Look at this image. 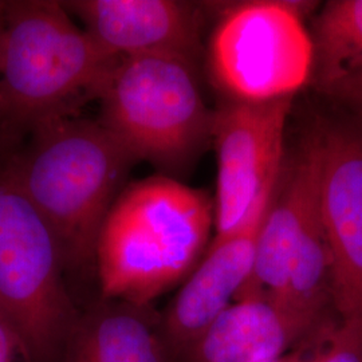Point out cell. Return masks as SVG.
Masks as SVG:
<instances>
[{
	"mask_svg": "<svg viewBox=\"0 0 362 362\" xmlns=\"http://www.w3.org/2000/svg\"><path fill=\"white\" fill-rule=\"evenodd\" d=\"M214 199L157 173L125 185L95 243L104 299L149 306L194 272L212 240Z\"/></svg>",
	"mask_w": 362,
	"mask_h": 362,
	"instance_id": "obj_1",
	"label": "cell"
},
{
	"mask_svg": "<svg viewBox=\"0 0 362 362\" xmlns=\"http://www.w3.org/2000/svg\"><path fill=\"white\" fill-rule=\"evenodd\" d=\"M119 58L78 26L62 1H3L0 25V128L28 133L77 116L101 100Z\"/></svg>",
	"mask_w": 362,
	"mask_h": 362,
	"instance_id": "obj_2",
	"label": "cell"
},
{
	"mask_svg": "<svg viewBox=\"0 0 362 362\" xmlns=\"http://www.w3.org/2000/svg\"><path fill=\"white\" fill-rule=\"evenodd\" d=\"M26 146L6 164L52 227L66 266L95 252L105 218L137 160L100 121L55 118L30 130Z\"/></svg>",
	"mask_w": 362,
	"mask_h": 362,
	"instance_id": "obj_3",
	"label": "cell"
},
{
	"mask_svg": "<svg viewBox=\"0 0 362 362\" xmlns=\"http://www.w3.org/2000/svg\"><path fill=\"white\" fill-rule=\"evenodd\" d=\"M196 70V62L176 55L122 58L100 100L103 127L137 163L170 177L211 143L214 110Z\"/></svg>",
	"mask_w": 362,
	"mask_h": 362,
	"instance_id": "obj_4",
	"label": "cell"
},
{
	"mask_svg": "<svg viewBox=\"0 0 362 362\" xmlns=\"http://www.w3.org/2000/svg\"><path fill=\"white\" fill-rule=\"evenodd\" d=\"M66 263L52 227L0 167V320L31 362H54L78 320L64 282Z\"/></svg>",
	"mask_w": 362,
	"mask_h": 362,
	"instance_id": "obj_5",
	"label": "cell"
},
{
	"mask_svg": "<svg viewBox=\"0 0 362 362\" xmlns=\"http://www.w3.org/2000/svg\"><path fill=\"white\" fill-rule=\"evenodd\" d=\"M309 6L246 0L219 7L207 67L224 101L257 104L294 97L311 81L313 40L303 23Z\"/></svg>",
	"mask_w": 362,
	"mask_h": 362,
	"instance_id": "obj_6",
	"label": "cell"
},
{
	"mask_svg": "<svg viewBox=\"0 0 362 362\" xmlns=\"http://www.w3.org/2000/svg\"><path fill=\"white\" fill-rule=\"evenodd\" d=\"M294 97L224 101L212 118L218 176L212 238L239 231L270 203L285 164V132Z\"/></svg>",
	"mask_w": 362,
	"mask_h": 362,
	"instance_id": "obj_7",
	"label": "cell"
},
{
	"mask_svg": "<svg viewBox=\"0 0 362 362\" xmlns=\"http://www.w3.org/2000/svg\"><path fill=\"white\" fill-rule=\"evenodd\" d=\"M351 113L310 132L332 255V305L341 320L362 318V113Z\"/></svg>",
	"mask_w": 362,
	"mask_h": 362,
	"instance_id": "obj_8",
	"label": "cell"
},
{
	"mask_svg": "<svg viewBox=\"0 0 362 362\" xmlns=\"http://www.w3.org/2000/svg\"><path fill=\"white\" fill-rule=\"evenodd\" d=\"M100 47L116 58L176 55L196 62L202 52V6L181 0L62 1Z\"/></svg>",
	"mask_w": 362,
	"mask_h": 362,
	"instance_id": "obj_9",
	"label": "cell"
},
{
	"mask_svg": "<svg viewBox=\"0 0 362 362\" xmlns=\"http://www.w3.org/2000/svg\"><path fill=\"white\" fill-rule=\"evenodd\" d=\"M267 207L239 231L212 238L203 258L172 300L163 322V341L175 353L191 354L209 325L250 281L255 243Z\"/></svg>",
	"mask_w": 362,
	"mask_h": 362,
	"instance_id": "obj_10",
	"label": "cell"
},
{
	"mask_svg": "<svg viewBox=\"0 0 362 362\" xmlns=\"http://www.w3.org/2000/svg\"><path fill=\"white\" fill-rule=\"evenodd\" d=\"M314 324L259 294H245L209 325L189 354L191 362H267Z\"/></svg>",
	"mask_w": 362,
	"mask_h": 362,
	"instance_id": "obj_11",
	"label": "cell"
},
{
	"mask_svg": "<svg viewBox=\"0 0 362 362\" xmlns=\"http://www.w3.org/2000/svg\"><path fill=\"white\" fill-rule=\"evenodd\" d=\"M104 300L78 321L66 362H167L165 344L148 315V306Z\"/></svg>",
	"mask_w": 362,
	"mask_h": 362,
	"instance_id": "obj_12",
	"label": "cell"
},
{
	"mask_svg": "<svg viewBox=\"0 0 362 362\" xmlns=\"http://www.w3.org/2000/svg\"><path fill=\"white\" fill-rule=\"evenodd\" d=\"M330 303L332 255L317 189L298 233L281 305L315 325Z\"/></svg>",
	"mask_w": 362,
	"mask_h": 362,
	"instance_id": "obj_13",
	"label": "cell"
},
{
	"mask_svg": "<svg viewBox=\"0 0 362 362\" xmlns=\"http://www.w3.org/2000/svg\"><path fill=\"white\" fill-rule=\"evenodd\" d=\"M313 77L325 91L362 70V0H332L318 13L311 31Z\"/></svg>",
	"mask_w": 362,
	"mask_h": 362,
	"instance_id": "obj_14",
	"label": "cell"
},
{
	"mask_svg": "<svg viewBox=\"0 0 362 362\" xmlns=\"http://www.w3.org/2000/svg\"><path fill=\"white\" fill-rule=\"evenodd\" d=\"M282 362H362V318L341 320L325 348L309 357H284Z\"/></svg>",
	"mask_w": 362,
	"mask_h": 362,
	"instance_id": "obj_15",
	"label": "cell"
},
{
	"mask_svg": "<svg viewBox=\"0 0 362 362\" xmlns=\"http://www.w3.org/2000/svg\"><path fill=\"white\" fill-rule=\"evenodd\" d=\"M351 112L362 113V70L338 81L324 91Z\"/></svg>",
	"mask_w": 362,
	"mask_h": 362,
	"instance_id": "obj_16",
	"label": "cell"
},
{
	"mask_svg": "<svg viewBox=\"0 0 362 362\" xmlns=\"http://www.w3.org/2000/svg\"><path fill=\"white\" fill-rule=\"evenodd\" d=\"M0 362H31L19 337L0 320Z\"/></svg>",
	"mask_w": 362,
	"mask_h": 362,
	"instance_id": "obj_17",
	"label": "cell"
},
{
	"mask_svg": "<svg viewBox=\"0 0 362 362\" xmlns=\"http://www.w3.org/2000/svg\"><path fill=\"white\" fill-rule=\"evenodd\" d=\"M1 13H3V1H0V25H1Z\"/></svg>",
	"mask_w": 362,
	"mask_h": 362,
	"instance_id": "obj_18",
	"label": "cell"
}]
</instances>
